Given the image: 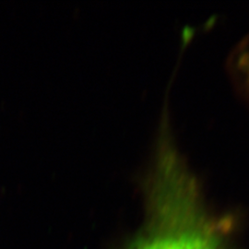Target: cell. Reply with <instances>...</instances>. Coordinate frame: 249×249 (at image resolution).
Here are the masks:
<instances>
[{"mask_svg":"<svg viewBox=\"0 0 249 249\" xmlns=\"http://www.w3.org/2000/svg\"><path fill=\"white\" fill-rule=\"evenodd\" d=\"M193 192L156 212L128 249H232L230 221L207 213Z\"/></svg>","mask_w":249,"mask_h":249,"instance_id":"6da1fadb","label":"cell"}]
</instances>
